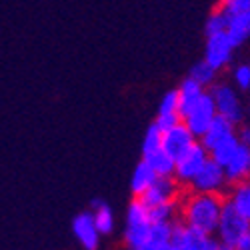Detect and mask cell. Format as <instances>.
Segmentation results:
<instances>
[{"mask_svg":"<svg viewBox=\"0 0 250 250\" xmlns=\"http://www.w3.org/2000/svg\"><path fill=\"white\" fill-rule=\"evenodd\" d=\"M224 196L216 192H190L184 200H180V216L186 226L194 228L204 234H216L220 222V214L224 208Z\"/></svg>","mask_w":250,"mask_h":250,"instance_id":"1","label":"cell"},{"mask_svg":"<svg viewBox=\"0 0 250 250\" xmlns=\"http://www.w3.org/2000/svg\"><path fill=\"white\" fill-rule=\"evenodd\" d=\"M154 228V220L150 218L148 208L140 202V198H134L126 210V224H124V240L134 250L144 246L150 240Z\"/></svg>","mask_w":250,"mask_h":250,"instance_id":"2","label":"cell"},{"mask_svg":"<svg viewBox=\"0 0 250 250\" xmlns=\"http://www.w3.org/2000/svg\"><path fill=\"white\" fill-rule=\"evenodd\" d=\"M248 232H250V220L244 218L228 200H224L220 222H218V228H216L218 242L224 244V246H234Z\"/></svg>","mask_w":250,"mask_h":250,"instance_id":"3","label":"cell"},{"mask_svg":"<svg viewBox=\"0 0 250 250\" xmlns=\"http://www.w3.org/2000/svg\"><path fill=\"white\" fill-rule=\"evenodd\" d=\"M220 242L214 240L210 234L198 232L194 228L186 226L184 222L172 224V240L170 250H218Z\"/></svg>","mask_w":250,"mask_h":250,"instance_id":"4","label":"cell"},{"mask_svg":"<svg viewBox=\"0 0 250 250\" xmlns=\"http://www.w3.org/2000/svg\"><path fill=\"white\" fill-rule=\"evenodd\" d=\"M218 116L216 106H214V98L212 94L206 90V94L194 104V106L182 116V122L190 128V132L200 140V136L206 132V128L212 124V120Z\"/></svg>","mask_w":250,"mask_h":250,"instance_id":"5","label":"cell"},{"mask_svg":"<svg viewBox=\"0 0 250 250\" xmlns=\"http://www.w3.org/2000/svg\"><path fill=\"white\" fill-rule=\"evenodd\" d=\"M226 184H228V180H226L224 166H220L212 158H208L206 164L198 170V174L192 178V182L188 186H190V190H194V192H216V194H222V188Z\"/></svg>","mask_w":250,"mask_h":250,"instance_id":"6","label":"cell"},{"mask_svg":"<svg viewBox=\"0 0 250 250\" xmlns=\"http://www.w3.org/2000/svg\"><path fill=\"white\" fill-rule=\"evenodd\" d=\"M210 158L208 150L204 148V144L196 140V144L188 150L184 152L178 160H176V166H174V178L180 182V184H190L192 178L198 174V170L206 164V160Z\"/></svg>","mask_w":250,"mask_h":250,"instance_id":"7","label":"cell"},{"mask_svg":"<svg viewBox=\"0 0 250 250\" xmlns=\"http://www.w3.org/2000/svg\"><path fill=\"white\" fill-rule=\"evenodd\" d=\"M234 44L232 40L228 38L226 32L220 34H212L206 36V46H204V60L216 70H222L230 64L232 60V52H234Z\"/></svg>","mask_w":250,"mask_h":250,"instance_id":"8","label":"cell"},{"mask_svg":"<svg viewBox=\"0 0 250 250\" xmlns=\"http://www.w3.org/2000/svg\"><path fill=\"white\" fill-rule=\"evenodd\" d=\"M180 186L182 184L174 176H158L156 182L138 198L146 208H152V206H158L164 202H172V200H180Z\"/></svg>","mask_w":250,"mask_h":250,"instance_id":"9","label":"cell"},{"mask_svg":"<svg viewBox=\"0 0 250 250\" xmlns=\"http://www.w3.org/2000/svg\"><path fill=\"white\" fill-rule=\"evenodd\" d=\"M196 136L190 132V128L180 120L178 124H174L172 128L162 132V148L168 152L174 160H178L184 152H188L194 144H196Z\"/></svg>","mask_w":250,"mask_h":250,"instance_id":"10","label":"cell"},{"mask_svg":"<svg viewBox=\"0 0 250 250\" xmlns=\"http://www.w3.org/2000/svg\"><path fill=\"white\" fill-rule=\"evenodd\" d=\"M208 92H210L212 98H214V106H216L218 116H224L234 124H238L242 120V106H240V100H238L232 86L212 84Z\"/></svg>","mask_w":250,"mask_h":250,"instance_id":"11","label":"cell"},{"mask_svg":"<svg viewBox=\"0 0 250 250\" xmlns=\"http://www.w3.org/2000/svg\"><path fill=\"white\" fill-rule=\"evenodd\" d=\"M72 234L74 238L80 242V246L84 250H96L98 248V242H100V232L94 224V218H92V212L86 210V212H80L74 216L72 220Z\"/></svg>","mask_w":250,"mask_h":250,"instance_id":"12","label":"cell"},{"mask_svg":"<svg viewBox=\"0 0 250 250\" xmlns=\"http://www.w3.org/2000/svg\"><path fill=\"white\" fill-rule=\"evenodd\" d=\"M226 34L234 46L244 44L250 38V10L226 8Z\"/></svg>","mask_w":250,"mask_h":250,"instance_id":"13","label":"cell"},{"mask_svg":"<svg viewBox=\"0 0 250 250\" xmlns=\"http://www.w3.org/2000/svg\"><path fill=\"white\" fill-rule=\"evenodd\" d=\"M234 134H236V124L230 122L228 118H224V116H216L210 126L206 128V132L200 136V142L204 144V148L210 152L216 144H220L222 140L230 138Z\"/></svg>","mask_w":250,"mask_h":250,"instance_id":"14","label":"cell"},{"mask_svg":"<svg viewBox=\"0 0 250 250\" xmlns=\"http://www.w3.org/2000/svg\"><path fill=\"white\" fill-rule=\"evenodd\" d=\"M224 172H226V180L230 186L250 178V146H244L240 142V148L236 150L232 160L224 166Z\"/></svg>","mask_w":250,"mask_h":250,"instance_id":"15","label":"cell"},{"mask_svg":"<svg viewBox=\"0 0 250 250\" xmlns=\"http://www.w3.org/2000/svg\"><path fill=\"white\" fill-rule=\"evenodd\" d=\"M178 90V104H180V116H184L186 112H188L194 104L206 94V88L202 84H198V82L194 78H186L182 80V84L176 88Z\"/></svg>","mask_w":250,"mask_h":250,"instance_id":"16","label":"cell"},{"mask_svg":"<svg viewBox=\"0 0 250 250\" xmlns=\"http://www.w3.org/2000/svg\"><path fill=\"white\" fill-rule=\"evenodd\" d=\"M156 178H158V174H156V170L152 168V166L146 160H140L138 166L134 168V172H132V180H130V190H132L134 198H138V196H142L144 192H146L156 182Z\"/></svg>","mask_w":250,"mask_h":250,"instance_id":"17","label":"cell"},{"mask_svg":"<svg viewBox=\"0 0 250 250\" xmlns=\"http://www.w3.org/2000/svg\"><path fill=\"white\" fill-rule=\"evenodd\" d=\"M90 212H92V218H94V224L98 228V232L102 236H106V234H110L114 230V212H112V208L106 202L92 200Z\"/></svg>","mask_w":250,"mask_h":250,"instance_id":"18","label":"cell"},{"mask_svg":"<svg viewBox=\"0 0 250 250\" xmlns=\"http://www.w3.org/2000/svg\"><path fill=\"white\" fill-rule=\"evenodd\" d=\"M226 200L230 202L244 218L250 220V178H246L238 184H232L230 194H228Z\"/></svg>","mask_w":250,"mask_h":250,"instance_id":"19","label":"cell"},{"mask_svg":"<svg viewBox=\"0 0 250 250\" xmlns=\"http://www.w3.org/2000/svg\"><path fill=\"white\" fill-rule=\"evenodd\" d=\"M142 160H146L152 168L156 170L158 176H174V166H176V160L166 152L164 148L148 154V156H142Z\"/></svg>","mask_w":250,"mask_h":250,"instance_id":"20","label":"cell"},{"mask_svg":"<svg viewBox=\"0 0 250 250\" xmlns=\"http://www.w3.org/2000/svg\"><path fill=\"white\" fill-rule=\"evenodd\" d=\"M238 148H240V140H238V134H234L230 138L222 140L220 144H216V146L210 152H208V154H210V158L216 160L220 166H226L228 162L232 160V156L236 154Z\"/></svg>","mask_w":250,"mask_h":250,"instance_id":"21","label":"cell"},{"mask_svg":"<svg viewBox=\"0 0 250 250\" xmlns=\"http://www.w3.org/2000/svg\"><path fill=\"white\" fill-rule=\"evenodd\" d=\"M216 68H212L210 64H208L206 60H200V62H196V64L190 68V78H194L198 84H202L204 88L206 86H212L214 84V78H216Z\"/></svg>","mask_w":250,"mask_h":250,"instance_id":"22","label":"cell"},{"mask_svg":"<svg viewBox=\"0 0 250 250\" xmlns=\"http://www.w3.org/2000/svg\"><path fill=\"white\" fill-rule=\"evenodd\" d=\"M220 32H226V8L218 4L210 12V16L206 18L204 34L206 36H212V34H220Z\"/></svg>","mask_w":250,"mask_h":250,"instance_id":"23","label":"cell"},{"mask_svg":"<svg viewBox=\"0 0 250 250\" xmlns=\"http://www.w3.org/2000/svg\"><path fill=\"white\" fill-rule=\"evenodd\" d=\"M178 208H180V200H172V202H164V204L148 208V212L154 222H172Z\"/></svg>","mask_w":250,"mask_h":250,"instance_id":"24","label":"cell"},{"mask_svg":"<svg viewBox=\"0 0 250 250\" xmlns=\"http://www.w3.org/2000/svg\"><path fill=\"white\" fill-rule=\"evenodd\" d=\"M160 148H162V130L156 124H150L146 134H144V140H142V156H148Z\"/></svg>","mask_w":250,"mask_h":250,"instance_id":"25","label":"cell"},{"mask_svg":"<svg viewBox=\"0 0 250 250\" xmlns=\"http://www.w3.org/2000/svg\"><path fill=\"white\" fill-rule=\"evenodd\" d=\"M156 116H180V104H178V90H170L166 92L160 106H158V114Z\"/></svg>","mask_w":250,"mask_h":250,"instance_id":"26","label":"cell"},{"mask_svg":"<svg viewBox=\"0 0 250 250\" xmlns=\"http://www.w3.org/2000/svg\"><path fill=\"white\" fill-rule=\"evenodd\" d=\"M234 82L242 90L250 88V64H238L234 68Z\"/></svg>","mask_w":250,"mask_h":250,"instance_id":"27","label":"cell"},{"mask_svg":"<svg viewBox=\"0 0 250 250\" xmlns=\"http://www.w3.org/2000/svg\"><path fill=\"white\" fill-rule=\"evenodd\" d=\"M220 6L230 10H250V0H220Z\"/></svg>","mask_w":250,"mask_h":250,"instance_id":"28","label":"cell"},{"mask_svg":"<svg viewBox=\"0 0 250 250\" xmlns=\"http://www.w3.org/2000/svg\"><path fill=\"white\" fill-rule=\"evenodd\" d=\"M236 134H238V140L244 144V146H250V126H242Z\"/></svg>","mask_w":250,"mask_h":250,"instance_id":"29","label":"cell"},{"mask_svg":"<svg viewBox=\"0 0 250 250\" xmlns=\"http://www.w3.org/2000/svg\"><path fill=\"white\" fill-rule=\"evenodd\" d=\"M232 248H234V250H250V232H248V234H244V236H242V238H240Z\"/></svg>","mask_w":250,"mask_h":250,"instance_id":"30","label":"cell"},{"mask_svg":"<svg viewBox=\"0 0 250 250\" xmlns=\"http://www.w3.org/2000/svg\"><path fill=\"white\" fill-rule=\"evenodd\" d=\"M134 250H170V248H160V246H156V244H150V242H146L144 246H140V248H134Z\"/></svg>","mask_w":250,"mask_h":250,"instance_id":"31","label":"cell"},{"mask_svg":"<svg viewBox=\"0 0 250 250\" xmlns=\"http://www.w3.org/2000/svg\"><path fill=\"white\" fill-rule=\"evenodd\" d=\"M218 250H234V248H232V246H224V244H220V248H218Z\"/></svg>","mask_w":250,"mask_h":250,"instance_id":"32","label":"cell"}]
</instances>
